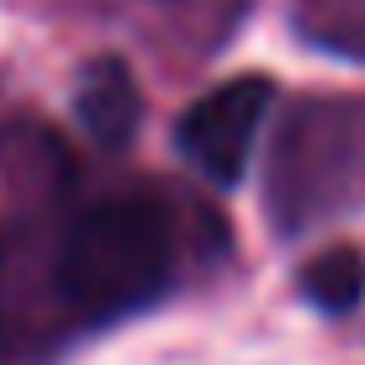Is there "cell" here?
Masks as SVG:
<instances>
[{"label":"cell","mask_w":365,"mask_h":365,"mask_svg":"<svg viewBox=\"0 0 365 365\" xmlns=\"http://www.w3.org/2000/svg\"><path fill=\"white\" fill-rule=\"evenodd\" d=\"M180 228L170 207L143 191L101 196L80 212V222L58 244V297L80 323H128L138 312L159 307L180 281Z\"/></svg>","instance_id":"6da1fadb"},{"label":"cell","mask_w":365,"mask_h":365,"mask_svg":"<svg viewBox=\"0 0 365 365\" xmlns=\"http://www.w3.org/2000/svg\"><path fill=\"white\" fill-rule=\"evenodd\" d=\"M349 212H365V96H302L265 154V217L307 238Z\"/></svg>","instance_id":"7a4b0ae2"},{"label":"cell","mask_w":365,"mask_h":365,"mask_svg":"<svg viewBox=\"0 0 365 365\" xmlns=\"http://www.w3.org/2000/svg\"><path fill=\"white\" fill-rule=\"evenodd\" d=\"M275 106V80L270 74H238V80L212 85L207 96H196L175 122V148L201 180H212L217 191H233L249 175L255 143L265 133V117Z\"/></svg>","instance_id":"3957f363"},{"label":"cell","mask_w":365,"mask_h":365,"mask_svg":"<svg viewBox=\"0 0 365 365\" xmlns=\"http://www.w3.org/2000/svg\"><path fill=\"white\" fill-rule=\"evenodd\" d=\"M74 122L96 148H128L143 128V91L128 58L101 53L74 80Z\"/></svg>","instance_id":"277c9868"},{"label":"cell","mask_w":365,"mask_h":365,"mask_svg":"<svg viewBox=\"0 0 365 365\" xmlns=\"http://www.w3.org/2000/svg\"><path fill=\"white\" fill-rule=\"evenodd\" d=\"M292 32L323 58L365 64V0H292Z\"/></svg>","instance_id":"5b68a950"},{"label":"cell","mask_w":365,"mask_h":365,"mask_svg":"<svg viewBox=\"0 0 365 365\" xmlns=\"http://www.w3.org/2000/svg\"><path fill=\"white\" fill-rule=\"evenodd\" d=\"M297 292L307 307H318L323 318H344L365 302V255L349 244H334L323 255H312L297 270Z\"/></svg>","instance_id":"8992f818"},{"label":"cell","mask_w":365,"mask_h":365,"mask_svg":"<svg viewBox=\"0 0 365 365\" xmlns=\"http://www.w3.org/2000/svg\"><path fill=\"white\" fill-rule=\"evenodd\" d=\"M0 365H53V349L32 334H0Z\"/></svg>","instance_id":"52a82bcc"}]
</instances>
